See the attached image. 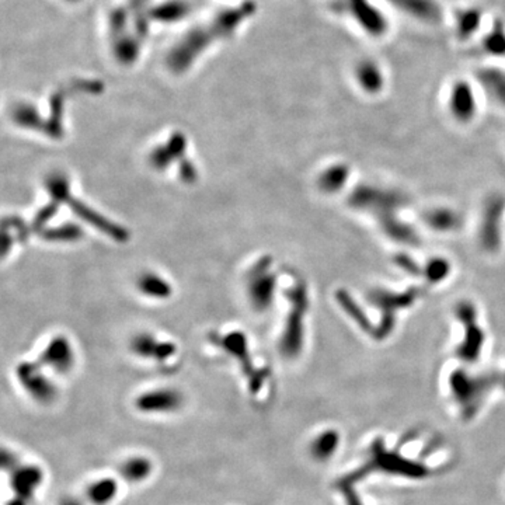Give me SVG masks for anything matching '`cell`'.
Instances as JSON below:
<instances>
[{
    "label": "cell",
    "mask_w": 505,
    "mask_h": 505,
    "mask_svg": "<svg viewBox=\"0 0 505 505\" xmlns=\"http://www.w3.org/2000/svg\"><path fill=\"white\" fill-rule=\"evenodd\" d=\"M184 406V396L173 387H159L143 391L135 399V409L148 416H167Z\"/></svg>",
    "instance_id": "cell-1"
},
{
    "label": "cell",
    "mask_w": 505,
    "mask_h": 505,
    "mask_svg": "<svg viewBox=\"0 0 505 505\" xmlns=\"http://www.w3.org/2000/svg\"><path fill=\"white\" fill-rule=\"evenodd\" d=\"M17 378L23 389L41 405H50L56 398V386L43 374L39 364L23 363L17 368Z\"/></svg>",
    "instance_id": "cell-2"
},
{
    "label": "cell",
    "mask_w": 505,
    "mask_h": 505,
    "mask_svg": "<svg viewBox=\"0 0 505 505\" xmlns=\"http://www.w3.org/2000/svg\"><path fill=\"white\" fill-rule=\"evenodd\" d=\"M41 363L58 374H66L75 364V354L69 341L62 337L52 340L41 355Z\"/></svg>",
    "instance_id": "cell-3"
},
{
    "label": "cell",
    "mask_w": 505,
    "mask_h": 505,
    "mask_svg": "<svg viewBox=\"0 0 505 505\" xmlns=\"http://www.w3.org/2000/svg\"><path fill=\"white\" fill-rule=\"evenodd\" d=\"M274 277L272 274L263 267L261 264L255 268L250 281V297L257 309H266L271 305L272 294H274Z\"/></svg>",
    "instance_id": "cell-4"
},
{
    "label": "cell",
    "mask_w": 505,
    "mask_h": 505,
    "mask_svg": "<svg viewBox=\"0 0 505 505\" xmlns=\"http://www.w3.org/2000/svg\"><path fill=\"white\" fill-rule=\"evenodd\" d=\"M155 471V464L151 458L143 455H133L127 458L118 466L120 476L129 484H140L148 482Z\"/></svg>",
    "instance_id": "cell-5"
},
{
    "label": "cell",
    "mask_w": 505,
    "mask_h": 505,
    "mask_svg": "<svg viewBox=\"0 0 505 505\" xmlns=\"http://www.w3.org/2000/svg\"><path fill=\"white\" fill-rule=\"evenodd\" d=\"M120 494V483L116 477L103 476L92 483H89L85 488L83 498L89 505H111Z\"/></svg>",
    "instance_id": "cell-6"
},
{
    "label": "cell",
    "mask_w": 505,
    "mask_h": 505,
    "mask_svg": "<svg viewBox=\"0 0 505 505\" xmlns=\"http://www.w3.org/2000/svg\"><path fill=\"white\" fill-rule=\"evenodd\" d=\"M451 111L458 120H469L475 113L473 92L463 82H459L452 87Z\"/></svg>",
    "instance_id": "cell-7"
},
{
    "label": "cell",
    "mask_w": 505,
    "mask_h": 505,
    "mask_svg": "<svg viewBox=\"0 0 505 505\" xmlns=\"http://www.w3.org/2000/svg\"><path fill=\"white\" fill-rule=\"evenodd\" d=\"M43 471L37 466H23L14 472L13 488L21 497L27 498L32 495L43 482Z\"/></svg>",
    "instance_id": "cell-8"
},
{
    "label": "cell",
    "mask_w": 505,
    "mask_h": 505,
    "mask_svg": "<svg viewBox=\"0 0 505 505\" xmlns=\"http://www.w3.org/2000/svg\"><path fill=\"white\" fill-rule=\"evenodd\" d=\"M355 78L359 86L368 93H376L383 86V74L379 66L371 61L358 63L355 69Z\"/></svg>",
    "instance_id": "cell-9"
},
{
    "label": "cell",
    "mask_w": 505,
    "mask_h": 505,
    "mask_svg": "<svg viewBox=\"0 0 505 505\" xmlns=\"http://www.w3.org/2000/svg\"><path fill=\"white\" fill-rule=\"evenodd\" d=\"M390 2L422 20H437L440 14V8L434 0H390Z\"/></svg>",
    "instance_id": "cell-10"
},
{
    "label": "cell",
    "mask_w": 505,
    "mask_h": 505,
    "mask_svg": "<svg viewBox=\"0 0 505 505\" xmlns=\"http://www.w3.org/2000/svg\"><path fill=\"white\" fill-rule=\"evenodd\" d=\"M132 350L143 358H169L174 354V347L171 344H160L149 336H140L132 344Z\"/></svg>",
    "instance_id": "cell-11"
},
{
    "label": "cell",
    "mask_w": 505,
    "mask_h": 505,
    "mask_svg": "<svg viewBox=\"0 0 505 505\" xmlns=\"http://www.w3.org/2000/svg\"><path fill=\"white\" fill-rule=\"evenodd\" d=\"M339 444V436L334 431H323L310 444V453L314 459L323 460L330 458Z\"/></svg>",
    "instance_id": "cell-12"
},
{
    "label": "cell",
    "mask_w": 505,
    "mask_h": 505,
    "mask_svg": "<svg viewBox=\"0 0 505 505\" xmlns=\"http://www.w3.org/2000/svg\"><path fill=\"white\" fill-rule=\"evenodd\" d=\"M482 83H484L487 92L497 103L505 105V74L499 70H488L480 75Z\"/></svg>",
    "instance_id": "cell-13"
},
{
    "label": "cell",
    "mask_w": 505,
    "mask_h": 505,
    "mask_svg": "<svg viewBox=\"0 0 505 505\" xmlns=\"http://www.w3.org/2000/svg\"><path fill=\"white\" fill-rule=\"evenodd\" d=\"M139 286L143 294H148L155 298H164L170 295V286L156 275H143L139 281Z\"/></svg>",
    "instance_id": "cell-14"
},
{
    "label": "cell",
    "mask_w": 505,
    "mask_h": 505,
    "mask_svg": "<svg viewBox=\"0 0 505 505\" xmlns=\"http://www.w3.org/2000/svg\"><path fill=\"white\" fill-rule=\"evenodd\" d=\"M428 222L440 230H451L458 224V216L451 211H434L428 215Z\"/></svg>",
    "instance_id": "cell-15"
},
{
    "label": "cell",
    "mask_w": 505,
    "mask_h": 505,
    "mask_svg": "<svg viewBox=\"0 0 505 505\" xmlns=\"http://www.w3.org/2000/svg\"><path fill=\"white\" fill-rule=\"evenodd\" d=\"M347 175V170L343 167H333L332 170L326 171L321 175V187L324 190H334L340 189L344 184V178Z\"/></svg>",
    "instance_id": "cell-16"
},
{
    "label": "cell",
    "mask_w": 505,
    "mask_h": 505,
    "mask_svg": "<svg viewBox=\"0 0 505 505\" xmlns=\"http://www.w3.org/2000/svg\"><path fill=\"white\" fill-rule=\"evenodd\" d=\"M58 505H89V504L85 498H80V497H76V495H66V497L61 498Z\"/></svg>",
    "instance_id": "cell-17"
}]
</instances>
